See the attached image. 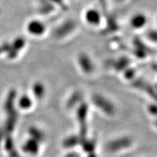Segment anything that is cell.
Returning a JSON list of instances; mask_svg holds the SVG:
<instances>
[{"mask_svg": "<svg viewBox=\"0 0 157 157\" xmlns=\"http://www.w3.org/2000/svg\"><path fill=\"white\" fill-rule=\"evenodd\" d=\"M17 98V92L14 89H12L10 90L7 93L6 98L4 102L3 109L4 111L6 113H8L10 112L16 110L15 109V101Z\"/></svg>", "mask_w": 157, "mask_h": 157, "instance_id": "9", "label": "cell"}, {"mask_svg": "<svg viewBox=\"0 0 157 157\" xmlns=\"http://www.w3.org/2000/svg\"><path fill=\"white\" fill-rule=\"evenodd\" d=\"M83 150L85 152L88 153H93L95 150V141L93 140H87V139H84L82 141L81 143Z\"/></svg>", "mask_w": 157, "mask_h": 157, "instance_id": "23", "label": "cell"}, {"mask_svg": "<svg viewBox=\"0 0 157 157\" xmlns=\"http://www.w3.org/2000/svg\"><path fill=\"white\" fill-rule=\"evenodd\" d=\"M132 86L135 88H137V89L146 92V93L149 96L152 97L153 99L157 102V91L144 80L137 78L132 82Z\"/></svg>", "mask_w": 157, "mask_h": 157, "instance_id": "7", "label": "cell"}, {"mask_svg": "<svg viewBox=\"0 0 157 157\" xmlns=\"http://www.w3.org/2000/svg\"><path fill=\"white\" fill-rule=\"evenodd\" d=\"M17 119H18V113L17 110L7 113V119H6L5 126L3 127L6 134L11 135V133L14 131Z\"/></svg>", "mask_w": 157, "mask_h": 157, "instance_id": "10", "label": "cell"}, {"mask_svg": "<svg viewBox=\"0 0 157 157\" xmlns=\"http://www.w3.org/2000/svg\"><path fill=\"white\" fill-rule=\"evenodd\" d=\"M77 63L79 68L84 74H90L94 71L95 66L93 61L87 54L82 52L78 56Z\"/></svg>", "mask_w": 157, "mask_h": 157, "instance_id": "3", "label": "cell"}, {"mask_svg": "<svg viewBox=\"0 0 157 157\" xmlns=\"http://www.w3.org/2000/svg\"><path fill=\"white\" fill-rule=\"evenodd\" d=\"M148 19L143 13H136L130 19V25L134 29H140L147 24Z\"/></svg>", "mask_w": 157, "mask_h": 157, "instance_id": "12", "label": "cell"}, {"mask_svg": "<svg viewBox=\"0 0 157 157\" xmlns=\"http://www.w3.org/2000/svg\"><path fill=\"white\" fill-rule=\"evenodd\" d=\"M92 101L95 105L100 109H101L104 113H107L109 115H112L115 112L114 105L111 102H110L109 100L104 98L103 96L101 95L95 94L93 96Z\"/></svg>", "mask_w": 157, "mask_h": 157, "instance_id": "2", "label": "cell"}, {"mask_svg": "<svg viewBox=\"0 0 157 157\" xmlns=\"http://www.w3.org/2000/svg\"><path fill=\"white\" fill-rule=\"evenodd\" d=\"M6 135V132L4 129L3 127H1L0 128V147L2 146L4 139H5V137Z\"/></svg>", "mask_w": 157, "mask_h": 157, "instance_id": "30", "label": "cell"}, {"mask_svg": "<svg viewBox=\"0 0 157 157\" xmlns=\"http://www.w3.org/2000/svg\"><path fill=\"white\" fill-rule=\"evenodd\" d=\"M39 2H40V5H39V12L40 14L48 15L55 10L56 6L50 0H39Z\"/></svg>", "mask_w": 157, "mask_h": 157, "instance_id": "14", "label": "cell"}, {"mask_svg": "<svg viewBox=\"0 0 157 157\" xmlns=\"http://www.w3.org/2000/svg\"><path fill=\"white\" fill-rule=\"evenodd\" d=\"M27 31L34 36H42L46 31V25L42 21L32 20L27 25Z\"/></svg>", "mask_w": 157, "mask_h": 157, "instance_id": "8", "label": "cell"}, {"mask_svg": "<svg viewBox=\"0 0 157 157\" xmlns=\"http://www.w3.org/2000/svg\"><path fill=\"white\" fill-rule=\"evenodd\" d=\"M130 63V59L127 58L126 56H122L117 59V60H112L111 64H110V66L114 68L115 71L120 72L124 71L126 70L127 68H129Z\"/></svg>", "mask_w": 157, "mask_h": 157, "instance_id": "13", "label": "cell"}, {"mask_svg": "<svg viewBox=\"0 0 157 157\" xmlns=\"http://www.w3.org/2000/svg\"><path fill=\"white\" fill-rule=\"evenodd\" d=\"M147 37L152 42L156 43L157 44V31L156 30H151L147 33Z\"/></svg>", "mask_w": 157, "mask_h": 157, "instance_id": "27", "label": "cell"}, {"mask_svg": "<svg viewBox=\"0 0 157 157\" xmlns=\"http://www.w3.org/2000/svg\"><path fill=\"white\" fill-rule=\"evenodd\" d=\"M29 133L30 135L31 138L34 139L39 143L42 142L44 140L45 137L44 133H43L40 129H39L37 127H31L29 129Z\"/></svg>", "mask_w": 157, "mask_h": 157, "instance_id": "20", "label": "cell"}, {"mask_svg": "<svg viewBox=\"0 0 157 157\" xmlns=\"http://www.w3.org/2000/svg\"><path fill=\"white\" fill-rule=\"evenodd\" d=\"M8 156L9 157H20V155L16 151V149H14L13 151L8 153Z\"/></svg>", "mask_w": 157, "mask_h": 157, "instance_id": "32", "label": "cell"}, {"mask_svg": "<svg viewBox=\"0 0 157 157\" xmlns=\"http://www.w3.org/2000/svg\"><path fill=\"white\" fill-rule=\"evenodd\" d=\"M82 94L80 92H75L74 93L73 95L71 96L67 102V107L68 109H72V108L75 106V105L78 103H79L82 101Z\"/></svg>", "mask_w": 157, "mask_h": 157, "instance_id": "22", "label": "cell"}, {"mask_svg": "<svg viewBox=\"0 0 157 157\" xmlns=\"http://www.w3.org/2000/svg\"><path fill=\"white\" fill-rule=\"evenodd\" d=\"M17 105L20 109L23 110H28L31 109L33 105L31 98L27 95H23L17 100Z\"/></svg>", "mask_w": 157, "mask_h": 157, "instance_id": "19", "label": "cell"}, {"mask_svg": "<svg viewBox=\"0 0 157 157\" xmlns=\"http://www.w3.org/2000/svg\"><path fill=\"white\" fill-rule=\"evenodd\" d=\"M84 20L89 25L98 26L101 23L102 14L97 9L90 8L84 13Z\"/></svg>", "mask_w": 157, "mask_h": 157, "instance_id": "6", "label": "cell"}, {"mask_svg": "<svg viewBox=\"0 0 157 157\" xmlns=\"http://www.w3.org/2000/svg\"><path fill=\"white\" fill-rule=\"evenodd\" d=\"M55 6H58L60 9L66 10L67 9V6L65 2V0H50Z\"/></svg>", "mask_w": 157, "mask_h": 157, "instance_id": "29", "label": "cell"}, {"mask_svg": "<svg viewBox=\"0 0 157 157\" xmlns=\"http://www.w3.org/2000/svg\"><path fill=\"white\" fill-rule=\"evenodd\" d=\"M88 113V105L87 103H82L77 110V118L80 125L86 124V119Z\"/></svg>", "mask_w": 157, "mask_h": 157, "instance_id": "15", "label": "cell"}, {"mask_svg": "<svg viewBox=\"0 0 157 157\" xmlns=\"http://www.w3.org/2000/svg\"><path fill=\"white\" fill-rule=\"evenodd\" d=\"M65 157H80V156L77 153H70V154H68Z\"/></svg>", "mask_w": 157, "mask_h": 157, "instance_id": "33", "label": "cell"}, {"mask_svg": "<svg viewBox=\"0 0 157 157\" xmlns=\"http://www.w3.org/2000/svg\"><path fill=\"white\" fill-rule=\"evenodd\" d=\"M132 144V140L129 137H121L109 142L105 146V149L109 152H116L117 151L128 148Z\"/></svg>", "mask_w": 157, "mask_h": 157, "instance_id": "4", "label": "cell"}, {"mask_svg": "<svg viewBox=\"0 0 157 157\" xmlns=\"http://www.w3.org/2000/svg\"><path fill=\"white\" fill-rule=\"evenodd\" d=\"M82 139L79 136L72 135L66 138L63 143V146L66 148H71L75 147L78 144H81Z\"/></svg>", "mask_w": 157, "mask_h": 157, "instance_id": "18", "label": "cell"}, {"mask_svg": "<svg viewBox=\"0 0 157 157\" xmlns=\"http://www.w3.org/2000/svg\"><path fill=\"white\" fill-rule=\"evenodd\" d=\"M148 111L151 114L157 115V105H150L148 107Z\"/></svg>", "mask_w": 157, "mask_h": 157, "instance_id": "31", "label": "cell"}, {"mask_svg": "<svg viewBox=\"0 0 157 157\" xmlns=\"http://www.w3.org/2000/svg\"><path fill=\"white\" fill-rule=\"evenodd\" d=\"M2 146L4 149L6 151V152H7V154L15 149L14 140H13L11 135L6 134L5 139H4Z\"/></svg>", "mask_w": 157, "mask_h": 157, "instance_id": "21", "label": "cell"}, {"mask_svg": "<svg viewBox=\"0 0 157 157\" xmlns=\"http://www.w3.org/2000/svg\"><path fill=\"white\" fill-rule=\"evenodd\" d=\"M116 2H118V3H120V2H122L124 1V0H114Z\"/></svg>", "mask_w": 157, "mask_h": 157, "instance_id": "35", "label": "cell"}, {"mask_svg": "<svg viewBox=\"0 0 157 157\" xmlns=\"http://www.w3.org/2000/svg\"><path fill=\"white\" fill-rule=\"evenodd\" d=\"M155 124H156V127H157V120L156 121V122H155Z\"/></svg>", "mask_w": 157, "mask_h": 157, "instance_id": "36", "label": "cell"}, {"mask_svg": "<svg viewBox=\"0 0 157 157\" xmlns=\"http://www.w3.org/2000/svg\"><path fill=\"white\" fill-rule=\"evenodd\" d=\"M32 93L37 99H42L45 95L44 85L40 82H35L32 86Z\"/></svg>", "mask_w": 157, "mask_h": 157, "instance_id": "17", "label": "cell"}, {"mask_svg": "<svg viewBox=\"0 0 157 157\" xmlns=\"http://www.w3.org/2000/svg\"><path fill=\"white\" fill-rule=\"evenodd\" d=\"M133 43H134V45L135 46V48L142 49V50L146 51V52H148L149 54L151 53V52H152V50H151V49L149 48H148V47H147L146 45L145 44V43L143 42L142 40H140V39L136 38L134 40V42H133Z\"/></svg>", "mask_w": 157, "mask_h": 157, "instance_id": "24", "label": "cell"}, {"mask_svg": "<svg viewBox=\"0 0 157 157\" xmlns=\"http://www.w3.org/2000/svg\"><path fill=\"white\" fill-rule=\"evenodd\" d=\"M133 53H134L135 56L139 59L145 58L147 56V55L149 54L148 52H146V51L143 50H142V49L137 48L135 49L134 52H133Z\"/></svg>", "mask_w": 157, "mask_h": 157, "instance_id": "26", "label": "cell"}, {"mask_svg": "<svg viewBox=\"0 0 157 157\" xmlns=\"http://www.w3.org/2000/svg\"><path fill=\"white\" fill-rule=\"evenodd\" d=\"M23 151L30 155H36L39 151V143L33 138H29L22 146Z\"/></svg>", "mask_w": 157, "mask_h": 157, "instance_id": "11", "label": "cell"}, {"mask_svg": "<svg viewBox=\"0 0 157 157\" xmlns=\"http://www.w3.org/2000/svg\"><path fill=\"white\" fill-rule=\"evenodd\" d=\"M10 42H4L0 45V55L7 54L10 49Z\"/></svg>", "mask_w": 157, "mask_h": 157, "instance_id": "28", "label": "cell"}, {"mask_svg": "<svg viewBox=\"0 0 157 157\" xmlns=\"http://www.w3.org/2000/svg\"><path fill=\"white\" fill-rule=\"evenodd\" d=\"M10 44V49L7 53V56L10 60H13V59L17 58L20 51L25 47V39L23 37L18 36L15 38L14 41Z\"/></svg>", "mask_w": 157, "mask_h": 157, "instance_id": "5", "label": "cell"}, {"mask_svg": "<svg viewBox=\"0 0 157 157\" xmlns=\"http://www.w3.org/2000/svg\"><path fill=\"white\" fill-rule=\"evenodd\" d=\"M119 29V25L116 19L111 15H107L106 26L104 29V34H109L117 31Z\"/></svg>", "mask_w": 157, "mask_h": 157, "instance_id": "16", "label": "cell"}, {"mask_svg": "<svg viewBox=\"0 0 157 157\" xmlns=\"http://www.w3.org/2000/svg\"><path fill=\"white\" fill-rule=\"evenodd\" d=\"M87 157H97V156H96V155L93 152V153H90V154L88 155Z\"/></svg>", "mask_w": 157, "mask_h": 157, "instance_id": "34", "label": "cell"}, {"mask_svg": "<svg viewBox=\"0 0 157 157\" xmlns=\"http://www.w3.org/2000/svg\"><path fill=\"white\" fill-rule=\"evenodd\" d=\"M76 23L74 20H66L56 27L53 31V35L56 39H64L70 36L76 30Z\"/></svg>", "mask_w": 157, "mask_h": 157, "instance_id": "1", "label": "cell"}, {"mask_svg": "<svg viewBox=\"0 0 157 157\" xmlns=\"http://www.w3.org/2000/svg\"><path fill=\"white\" fill-rule=\"evenodd\" d=\"M135 73H136V71L135 68H127L126 70L124 71V76L127 79H132L135 77Z\"/></svg>", "mask_w": 157, "mask_h": 157, "instance_id": "25", "label": "cell"}]
</instances>
